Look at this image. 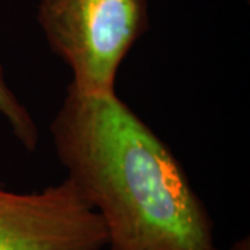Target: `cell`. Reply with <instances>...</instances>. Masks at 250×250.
<instances>
[{
  "instance_id": "cell-1",
  "label": "cell",
  "mask_w": 250,
  "mask_h": 250,
  "mask_svg": "<svg viewBox=\"0 0 250 250\" xmlns=\"http://www.w3.org/2000/svg\"><path fill=\"white\" fill-rule=\"evenodd\" d=\"M49 132L65 178L104 224V250H220L182 164L117 93L68 85Z\"/></svg>"
},
{
  "instance_id": "cell-2",
  "label": "cell",
  "mask_w": 250,
  "mask_h": 250,
  "mask_svg": "<svg viewBox=\"0 0 250 250\" xmlns=\"http://www.w3.org/2000/svg\"><path fill=\"white\" fill-rule=\"evenodd\" d=\"M147 0H39L38 24L82 96L116 93L118 70L149 28Z\"/></svg>"
},
{
  "instance_id": "cell-3",
  "label": "cell",
  "mask_w": 250,
  "mask_h": 250,
  "mask_svg": "<svg viewBox=\"0 0 250 250\" xmlns=\"http://www.w3.org/2000/svg\"><path fill=\"white\" fill-rule=\"evenodd\" d=\"M99 214L68 178L39 192L0 188V250H104Z\"/></svg>"
},
{
  "instance_id": "cell-4",
  "label": "cell",
  "mask_w": 250,
  "mask_h": 250,
  "mask_svg": "<svg viewBox=\"0 0 250 250\" xmlns=\"http://www.w3.org/2000/svg\"><path fill=\"white\" fill-rule=\"evenodd\" d=\"M0 117L9 125L10 131L16 136L20 145L32 153L39 146V126L31 111L17 98L14 90L10 88L4 75V68L0 62Z\"/></svg>"
},
{
  "instance_id": "cell-5",
  "label": "cell",
  "mask_w": 250,
  "mask_h": 250,
  "mask_svg": "<svg viewBox=\"0 0 250 250\" xmlns=\"http://www.w3.org/2000/svg\"><path fill=\"white\" fill-rule=\"evenodd\" d=\"M228 250H250L249 236H245V238H241L236 242H233Z\"/></svg>"
}]
</instances>
